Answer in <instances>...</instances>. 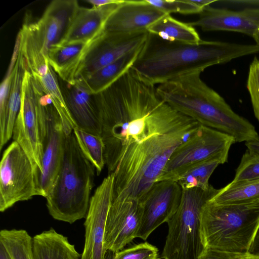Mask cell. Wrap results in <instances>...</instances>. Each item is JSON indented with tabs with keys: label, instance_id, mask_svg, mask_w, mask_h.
<instances>
[{
	"label": "cell",
	"instance_id": "obj_1",
	"mask_svg": "<svg viewBox=\"0 0 259 259\" xmlns=\"http://www.w3.org/2000/svg\"><path fill=\"white\" fill-rule=\"evenodd\" d=\"M95 97L108 174L114 172L132 147L196 122L165 103L155 85L143 80L131 68Z\"/></svg>",
	"mask_w": 259,
	"mask_h": 259
},
{
	"label": "cell",
	"instance_id": "obj_2",
	"mask_svg": "<svg viewBox=\"0 0 259 259\" xmlns=\"http://www.w3.org/2000/svg\"><path fill=\"white\" fill-rule=\"evenodd\" d=\"M257 53L256 45L203 40L195 44L171 42L149 33L131 69L143 80L155 85Z\"/></svg>",
	"mask_w": 259,
	"mask_h": 259
},
{
	"label": "cell",
	"instance_id": "obj_3",
	"mask_svg": "<svg viewBox=\"0 0 259 259\" xmlns=\"http://www.w3.org/2000/svg\"><path fill=\"white\" fill-rule=\"evenodd\" d=\"M188 73L159 84L158 96L175 110L200 124L226 134L235 143L259 140L254 126L236 113L217 92L200 78Z\"/></svg>",
	"mask_w": 259,
	"mask_h": 259
},
{
	"label": "cell",
	"instance_id": "obj_4",
	"mask_svg": "<svg viewBox=\"0 0 259 259\" xmlns=\"http://www.w3.org/2000/svg\"><path fill=\"white\" fill-rule=\"evenodd\" d=\"M199 124L195 122L130 148L113 172L112 199L139 200L156 182L174 150L192 135Z\"/></svg>",
	"mask_w": 259,
	"mask_h": 259
},
{
	"label": "cell",
	"instance_id": "obj_5",
	"mask_svg": "<svg viewBox=\"0 0 259 259\" xmlns=\"http://www.w3.org/2000/svg\"><path fill=\"white\" fill-rule=\"evenodd\" d=\"M95 167L80 148L73 131L66 135L59 170L46 197L50 214L72 224L87 216Z\"/></svg>",
	"mask_w": 259,
	"mask_h": 259
},
{
	"label": "cell",
	"instance_id": "obj_6",
	"mask_svg": "<svg viewBox=\"0 0 259 259\" xmlns=\"http://www.w3.org/2000/svg\"><path fill=\"white\" fill-rule=\"evenodd\" d=\"M258 229L259 201L217 204L209 200L201 211V236L205 248L248 251Z\"/></svg>",
	"mask_w": 259,
	"mask_h": 259
},
{
	"label": "cell",
	"instance_id": "obj_7",
	"mask_svg": "<svg viewBox=\"0 0 259 259\" xmlns=\"http://www.w3.org/2000/svg\"><path fill=\"white\" fill-rule=\"evenodd\" d=\"M219 191L211 185L207 190L182 189L178 208L167 222L168 233L162 258L199 259L205 249L201 236V211Z\"/></svg>",
	"mask_w": 259,
	"mask_h": 259
},
{
	"label": "cell",
	"instance_id": "obj_8",
	"mask_svg": "<svg viewBox=\"0 0 259 259\" xmlns=\"http://www.w3.org/2000/svg\"><path fill=\"white\" fill-rule=\"evenodd\" d=\"M46 105L45 101H37L32 76L26 69L22 83L21 107L12 137L30 158L37 186L42 172L43 142L47 134Z\"/></svg>",
	"mask_w": 259,
	"mask_h": 259
},
{
	"label": "cell",
	"instance_id": "obj_9",
	"mask_svg": "<svg viewBox=\"0 0 259 259\" xmlns=\"http://www.w3.org/2000/svg\"><path fill=\"white\" fill-rule=\"evenodd\" d=\"M233 137L199 124L195 131L172 152L162 172L156 182L170 181L188 166L209 160L221 164L228 161Z\"/></svg>",
	"mask_w": 259,
	"mask_h": 259
},
{
	"label": "cell",
	"instance_id": "obj_10",
	"mask_svg": "<svg viewBox=\"0 0 259 259\" xmlns=\"http://www.w3.org/2000/svg\"><path fill=\"white\" fill-rule=\"evenodd\" d=\"M38 195L36 179L30 158L13 141L4 151L0 163V211Z\"/></svg>",
	"mask_w": 259,
	"mask_h": 259
},
{
	"label": "cell",
	"instance_id": "obj_11",
	"mask_svg": "<svg viewBox=\"0 0 259 259\" xmlns=\"http://www.w3.org/2000/svg\"><path fill=\"white\" fill-rule=\"evenodd\" d=\"M148 34L147 31L116 33L104 30L90 43L76 71L74 81L142 47Z\"/></svg>",
	"mask_w": 259,
	"mask_h": 259
},
{
	"label": "cell",
	"instance_id": "obj_12",
	"mask_svg": "<svg viewBox=\"0 0 259 259\" xmlns=\"http://www.w3.org/2000/svg\"><path fill=\"white\" fill-rule=\"evenodd\" d=\"M182 189L172 181L155 183L139 200L142 219L136 238L146 240L160 225L167 223L180 205Z\"/></svg>",
	"mask_w": 259,
	"mask_h": 259
},
{
	"label": "cell",
	"instance_id": "obj_13",
	"mask_svg": "<svg viewBox=\"0 0 259 259\" xmlns=\"http://www.w3.org/2000/svg\"><path fill=\"white\" fill-rule=\"evenodd\" d=\"M114 174H108L91 197L85 217V242L80 259H105V227L112 201Z\"/></svg>",
	"mask_w": 259,
	"mask_h": 259
},
{
	"label": "cell",
	"instance_id": "obj_14",
	"mask_svg": "<svg viewBox=\"0 0 259 259\" xmlns=\"http://www.w3.org/2000/svg\"><path fill=\"white\" fill-rule=\"evenodd\" d=\"M142 219L138 199H112L106 220L104 247L113 253L136 238Z\"/></svg>",
	"mask_w": 259,
	"mask_h": 259
},
{
	"label": "cell",
	"instance_id": "obj_15",
	"mask_svg": "<svg viewBox=\"0 0 259 259\" xmlns=\"http://www.w3.org/2000/svg\"><path fill=\"white\" fill-rule=\"evenodd\" d=\"M47 134L43 142L42 172L38 181V196L46 197L60 168L66 134L51 98L46 103Z\"/></svg>",
	"mask_w": 259,
	"mask_h": 259
},
{
	"label": "cell",
	"instance_id": "obj_16",
	"mask_svg": "<svg viewBox=\"0 0 259 259\" xmlns=\"http://www.w3.org/2000/svg\"><path fill=\"white\" fill-rule=\"evenodd\" d=\"M199 15L196 20L189 24L205 31H231L253 37L259 26V8L232 11L208 6Z\"/></svg>",
	"mask_w": 259,
	"mask_h": 259
},
{
	"label": "cell",
	"instance_id": "obj_17",
	"mask_svg": "<svg viewBox=\"0 0 259 259\" xmlns=\"http://www.w3.org/2000/svg\"><path fill=\"white\" fill-rule=\"evenodd\" d=\"M167 14L146 0L124 1L110 16L104 31L116 33L147 31L150 26Z\"/></svg>",
	"mask_w": 259,
	"mask_h": 259
},
{
	"label": "cell",
	"instance_id": "obj_18",
	"mask_svg": "<svg viewBox=\"0 0 259 259\" xmlns=\"http://www.w3.org/2000/svg\"><path fill=\"white\" fill-rule=\"evenodd\" d=\"M63 81L60 87L76 127L101 136V118L95 95L76 81L72 84Z\"/></svg>",
	"mask_w": 259,
	"mask_h": 259
},
{
	"label": "cell",
	"instance_id": "obj_19",
	"mask_svg": "<svg viewBox=\"0 0 259 259\" xmlns=\"http://www.w3.org/2000/svg\"><path fill=\"white\" fill-rule=\"evenodd\" d=\"M78 6L75 0L53 1L35 22L47 57L50 48L64 39Z\"/></svg>",
	"mask_w": 259,
	"mask_h": 259
},
{
	"label": "cell",
	"instance_id": "obj_20",
	"mask_svg": "<svg viewBox=\"0 0 259 259\" xmlns=\"http://www.w3.org/2000/svg\"><path fill=\"white\" fill-rule=\"evenodd\" d=\"M120 4L91 8L79 6L67 33L60 43L90 42L103 32L108 19Z\"/></svg>",
	"mask_w": 259,
	"mask_h": 259
},
{
	"label": "cell",
	"instance_id": "obj_21",
	"mask_svg": "<svg viewBox=\"0 0 259 259\" xmlns=\"http://www.w3.org/2000/svg\"><path fill=\"white\" fill-rule=\"evenodd\" d=\"M90 42L59 43L50 48L49 63L63 81L75 82L76 71Z\"/></svg>",
	"mask_w": 259,
	"mask_h": 259
},
{
	"label": "cell",
	"instance_id": "obj_22",
	"mask_svg": "<svg viewBox=\"0 0 259 259\" xmlns=\"http://www.w3.org/2000/svg\"><path fill=\"white\" fill-rule=\"evenodd\" d=\"M142 47L75 81L80 84L92 94L96 95L101 93L111 86L131 69L138 57Z\"/></svg>",
	"mask_w": 259,
	"mask_h": 259
},
{
	"label": "cell",
	"instance_id": "obj_23",
	"mask_svg": "<svg viewBox=\"0 0 259 259\" xmlns=\"http://www.w3.org/2000/svg\"><path fill=\"white\" fill-rule=\"evenodd\" d=\"M33 259H79L81 255L67 237L53 228L32 238Z\"/></svg>",
	"mask_w": 259,
	"mask_h": 259
},
{
	"label": "cell",
	"instance_id": "obj_24",
	"mask_svg": "<svg viewBox=\"0 0 259 259\" xmlns=\"http://www.w3.org/2000/svg\"><path fill=\"white\" fill-rule=\"evenodd\" d=\"M20 51L32 75H43L50 64L44 51L42 40L38 34L35 22L25 23L18 33Z\"/></svg>",
	"mask_w": 259,
	"mask_h": 259
},
{
	"label": "cell",
	"instance_id": "obj_25",
	"mask_svg": "<svg viewBox=\"0 0 259 259\" xmlns=\"http://www.w3.org/2000/svg\"><path fill=\"white\" fill-rule=\"evenodd\" d=\"M148 32L171 42L195 44L201 39L194 27L167 14L150 26Z\"/></svg>",
	"mask_w": 259,
	"mask_h": 259
},
{
	"label": "cell",
	"instance_id": "obj_26",
	"mask_svg": "<svg viewBox=\"0 0 259 259\" xmlns=\"http://www.w3.org/2000/svg\"><path fill=\"white\" fill-rule=\"evenodd\" d=\"M26 69V62L19 49L18 56L12 70L7 125L4 137L0 141L1 150L13 136L14 126L21 107L22 83Z\"/></svg>",
	"mask_w": 259,
	"mask_h": 259
},
{
	"label": "cell",
	"instance_id": "obj_27",
	"mask_svg": "<svg viewBox=\"0 0 259 259\" xmlns=\"http://www.w3.org/2000/svg\"><path fill=\"white\" fill-rule=\"evenodd\" d=\"M31 75L50 96L60 115L66 135L71 133L77 127L67 106L55 71L50 65L45 74L40 76Z\"/></svg>",
	"mask_w": 259,
	"mask_h": 259
},
{
	"label": "cell",
	"instance_id": "obj_28",
	"mask_svg": "<svg viewBox=\"0 0 259 259\" xmlns=\"http://www.w3.org/2000/svg\"><path fill=\"white\" fill-rule=\"evenodd\" d=\"M217 204H244L259 201V179L232 181L210 200Z\"/></svg>",
	"mask_w": 259,
	"mask_h": 259
},
{
	"label": "cell",
	"instance_id": "obj_29",
	"mask_svg": "<svg viewBox=\"0 0 259 259\" xmlns=\"http://www.w3.org/2000/svg\"><path fill=\"white\" fill-rule=\"evenodd\" d=\"M220 162L209 160L192 164L181 170L170 181L177 182L182 189L201 188L207 190L210 185L209 180Z\"/></svg>",
	"mask_w": 259,
	"mask_h": 259
},
{
	"label": "cell",
	"instance_id": "obj_30",
	"mask_svg": "<svg viewBox=\"0 0 259 259\" xmlns=\"http://www.w3.org/2000/svg\"><path fill=\"white\" fill-rule=\"evenodd\" d=\"M0 242L11 259H33L32 238L23 229H3L0 232Z\"/></svg>",
	"mask_w": 259,
	"mask_h": 259
},
{
	"label": "cell",
	"instance_id": "obj_31",
	"mask_svg": "<svg viewBox=\"0 0 259 259\" xmlns=\"http://www.w3.org/2000/svg\"><path fill=\"white\" fill-rule=\"evenodd\" d=\"M73 133L82 152L99 175L105 165V146L102 137L77 128L73 130Z\"/></svg>",
	"mask_w": 259,
	"mask_h": 259
},
{
	"label": "cell",
	"instance_id": "obj_32",
	"mask_svg": "<svg viewBox=\"0 0 259 259\" xmlns=\"http://www.w3.org/2000/svg\"><path fill=\"white\" fill-rule=\"evenodd\" d=\"M257 179H259V153L247 149L241 157L232 181Z\"/></svg>",
	"mask_w": 259,
	"mask_h": 259
},
{
	"label": "cell",
	"instance_id": "obj_33",
	"mask_svg": "<svg viewBox=\"0 0 259 259\" xmlns=\"http://www.w3.org/2000/svg\"><path fill=\"white\" fill-rule=\"evenodd\" d=\"M149 3L166 14H199L203 9L192 2L191 0H146Z\"/></svg>",
	"mask_w": 259,
	"mask_h": 259
},
{
	"label": "cell",
	"instance_id": "obj_34",
	"mask_svg": "<svg viewBox=\"0 0 259 259\" xmlns=\"http://www.w3.org/2000/svg\"><path fill=\"white\" fill-rule=\"evenodd\" d=\"M158 248L145 242L114 252L111 259H158Z\"/></svg>",
	"mask_w": 259,
	"mask_h": 259
},
{
	"label": "cell",
	"instance_id": "obj_35",
	"mask_svg": "<svg viewBox=\"0 0 259 259\" xmlns=\"http://www.w3.org/2000/svg\"><path fill=\"white\" fill-rule=\"evenodd\" d=\"M246 86L254 115L259 121V60L256 57L250 65Z\"/></svg>",
	"mask_w": 259,
	"mask_h": 259
},
{
	"label": "cell",
	"instance_id": "obj_36",
	"mask_svg": "<svg viewBox=\"0 0 259 259\" xmlns=\"http://www.w3.org/2000/svg\"><path fill=\"white\" fill-rule=\"evenodd\" d=\"M12 76V71L7 73L0 86V141L3 139L6 128Z\"/></svg>",
	"mask_w": 259,
	"mask_h": 259
},
{
	"label": "cell",
	"instance_id": "obj_37",
	"mask_svg": "<svg viewBox=\"0 0 259 259\" xmlns=\"http://www.w3.org/2000/svg\"><path fill=\"white\" fill-rule=\"evenodd\" d=\"M199 259H259L248 251L230 252L205 248Z\"/></svg>",
	"mask_w": 259,
	"mask_h": 259
},
{
	"label": "cell",
	"instance_id": "obj_38",
	"mask_svg": "<svg viewBox=\"0 0 259 259\" xmlns=\"http://www.w3.org/2000/svg\"><path fill=\"white\" fill-rule=\"evenodd\" d=\"M124 1L122 0H88L87 2L90 3L93 7H99L110 4H121Z\"/></svg>",
	"mask_w": 259,
	"mask_h": 259
},
{
	"label": "cell",
	"instance_id": "obj_39",
	"mask_svg": "<svg viewBox=\"0 0 259 259\" xmlns=\"http://www.w3.org/2000/svg\"><path fill=\"white\" fill-rule=\"evenodd\" d=\"M250 253L259 256V229L248 250Z\"/></svg>",
	"mask_w": 259,
	"mask_h": 259
},
{
	"label": "cell",
	"instance_id": "obj_40",
	"mask_svg": "<svg viewBox=\"0 0 259 259\" xmlns=\"http://www.w3.org/2000/svg\"><path fill=\"white\" fill-rule=\"evenodd\" d=\"M247 149L259 153V140L246 142L245 143Z\"/></svg>",
	"mask_w": 259,
	"mask_h": 259
},
{
	"label": "cell",
	"instance_id": "obj_41",
	"mask_svg": "<svg viewBox=\"0 0 259 259\" xmlns=\"http://www.w3.org/2000/svg\"><path fill=\"white\" fill-rule=\"evenodd\" d=\"M193 3L202 8H205L207 6H210L211 4L217 2L215 0H191Z\"/></svg>",
	"mask_w": 259,
	"mask_h": 259
},
{
	"label": "cell",
	"instance_id": "obj_42",
	"mask_svg": "<svg viewBox=\"0 0 259 259\" xmlns=\"http://www.w3.org/2000/svg\"><path fill=\"white\" fill-rule=\"evenodd\" d=\"M0 259H11L4 246L0 242Z\"/></svg>",
	"mask_w": 259,
	"mask_h": 259
},
{
	"label": "cell",
	"instance_id": "obj_43",
	"mask_svg": "<svg viewBox=\"0 0 259 259\" xmlns=\"http://www.w3.org/2000/svg\"><path fill=\"white\" fill-rule=\"evenodd\" d=\"M256 42V45L259 46V26L254 32L252 37Z\"/></svg>",
	"mask_w": 259,
	"mask_h": 259
}]
</instances>
